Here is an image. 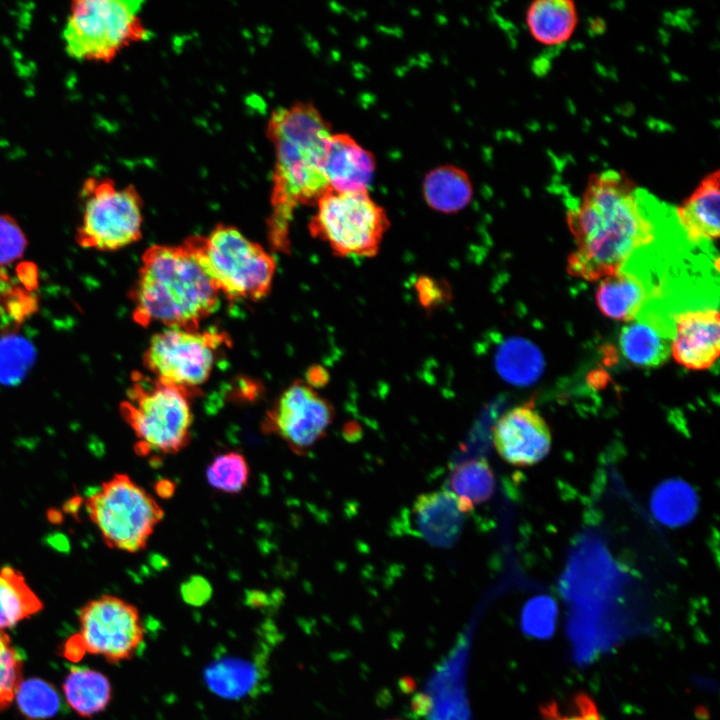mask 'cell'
Instances as JSON below:
<instances>
[{"mask_svg":"<svg viewBox=\"0 0 720 720\" xmlns=\"http://www.w3.org/2000/svg\"><path fill=\"white\" fill-rule=\"evenodd\" d=\"M63 690L72 709L85 717L103 711L112 697L108 678L88 668L73 667L65 678Z\"/></svg>","mask_w":720,"mask_h":720,"instance_id":"24","label":"cell"},{"mask_svg":"<svg viewBox=\"0 0 720 720\" xmlns=\"http://www.w3.org/2000/svg\"><path fill=\"white\" fill-rule=\"evenodd\" d=\"M85 507L106 545L130 553L146 547L164 517L156 499L124 473L92 490Z\"/></svg>","mask_w":720,"mask_h":720,"instance_id":"6","label":"cell"},{"mask_svg":"<svg viewBox=\"0 0 720 720\" xmlns=\"http://www.w3.org/2000/svg\"><path fill=\"white\" fill-rule=\"evenodd\" d=\"M27 246L23 230L9 215H0V266L20 258Z\"/></svg>","mask_w":720,"mask_h":720,"instance_id":"32","label":"cell"},{"mask_svg":"<svg viewBox=\"0 0 720 720\" xmlns=\"http://www.w3.org/2000/svg\"><path fill=\"white\" fill-rule=\"evenodd\" d=\"M268 131L276 153L268 238L273 250L287 253L294 209L316 203L330 191L322 163L332 132L320 112L307 103L275 111Z\"/></svg>","mask_w":720,"mask_h":720,"instance_id":"2","label":"cell"},{"mask_svg":"<svg viewBox=\"0 0 720 720\" xmlns=\"http://www.w3.org/2000/svg\"><path fill=\"white\" fill-rule=\"evenodd\" d=\"M215 289L231 301H258L271 290L276 262L260 244L232 226H217L207 236L182 243Z\"/></svg>","mask_w":720,"mask_h":720,"instance_id":"4","label":"cell"},{"mask_svg":"<svg viewBox=\"0 0 720 720\" xmlns=\"http://www.w3.org/2000/svg\"><path fill=\"white\" fill-rule=\"evenodd\" d=\"M495 486L494 471L483 457L458 464L448 480L449 491L457 498L465 515L475 506L488 501L494 494Z\"/></svg>","mask_w":720,"mask_h":720,"instance_id":"22","label":"cell"},{"mask_svg":"<svg viewBox=\"0 0 720 720\" xmlns=\"http://www.w3.org/2000/svg\"><path fill=\"white\" fill-rule=\"evenodd\" d=\"M226 344L224 332L165 328L151 338L143 364L158 382L193 397L209 379L218 352Z\"/></svg>","mask_w":720,"mask_h":720,"instance_id":"9","label":"cell"},{"mask_svg":"<svg viewBox=\"0 0 720 720\" xmlns=\"http://www.w3.org/2000/svg\"><path fill=\"white\" fill-rule=\"evenodd\" d=\"M673 335L669 322L656 311L641 310L621 329L619 346L625 359L641 368H656L670 358Z\"/></svg>","mask_w":720,"mask_h":720,"instance_id":"17","label":"cell"},{"mask_svg":"<svg viewBox=\"0 0 720 720\" xmlns=\"http://www.w3.org/2000/svg\"><path fill=\"white\" fill-rule=\"evenodd\" d=\"M16 702L28 720H45L54 716L61 705L56 689L48 682L31 678L22 681L17 688Z\"/></svg>","mask_w":720,"mask_h":720,"instance_id":"27","label":"cell"},{"mask_svg":"<svg viewBox=\"0 0 720 720\" xmlns=\"http://www.w3.org/2000/svg\"><path fill=\"white\" fill-rule=\"evenodd\" d=\"M142 1H74L63 31L67 52L78 60L108 61L145 37L139 19Z\"/></svg>","mask_w":720,"mask_h":720,"instance_id":"8","label":"cell"},{"mask_svg":"<svg viewBox=\"0 0 720 720\" xmlns=\"http://www.w3.org/2000/svg\"><path fill=\"white\" fill-rule=\"evenodd\" d=\"M129 295L133 320L140 326L159 323L186 330H198L216 311L220 296L183 244L146 249Z\"/></svg>","mask_w":720,"mask_h":720,"instance_id":"3","label":"cell"},{"mask_svg":"<svg viewBox=\"0 0 720 720\" xmlns=\"http://www.w3.org/2000/svg\"><path fill=\"white\" fill-rule=\"evenodd\" d=\"M532 38L544 46H559L571 39L578 25V11L571 0H536L526 10Z\"/></svg>","mask_w":720,"mask_h":720,"instance_id":"20","label":"cell"},{"mask_svg":"<svg viewBox=\"0 0 720 720\" xmlns=\"http://www.w3.org/2000/svg\"><path fill=\"white\" fill-rule=\"evenodd\" d=\"M421 303L425 307H433L442 303L447 298V293L442 284L430 278L423 277L416 284Z\"/></svg>","mask_w":720,"mask_h":720,"instance_id":"34","label":"cell"},{"mask_svg":"<svg viewBox=\"0 0 720 720\" xmlns=\"http://www.w3.org/2000/svg\"><path fill=\"white\" fill-rule=\"evenodd\" d=\"M249 476L250 469L246 458L236 451L216 456L206 470L209 485L229 494L242 491L248 484Z\"/></svg>","mask_w":720,"mask_h":720,"instance_id":"28","label":"cell"},{"mask_svg":"<svg viewBox=\"0 0 720 720\" xmlns=\"http://www.w3.org/2000/svg\"><path fill=\"white\" fill-rule=\"evenodd\" d=\"M650 507L660 523L677 528L687 525L695 518L699 502L695 490L687 482L669 479L655 488Z\"/></svg>","mask_w":720,"mask_h":720,"instance_id":"23","label":"cell"},{"mask_svg":"<svg viewBox=\"0 0 720 720\" xmlns=\"http://www.w3.org/2000/svg\"><path fill=\"white\" fill-rule=\"evenodd\" d=\"M720 171L706 174L692 193L673 211L686 239L693 243L716 241L720 234Z\"/></svg>","mask_w":720,"mask_h":720,"instance_id":"18","label":"cell"},{"mask_svg":"<svg viewBox=\"0 0 720 720\" xmlns=\"http://www.w3.org/2000/svg\"><path fill=\"white\" fill-rule=\"evenodd\" d=\"M666 210L624 171L591 174L566 213L575 244L567 258L568 274L594 282L618 273L656 241Z\"/></svg>","mask_w":720,"mask_h":720,"instance_id":"1","label":"cell"},{"mask_svg":"<svg viewBox=\"0 0 720 720\" xmlns=\"http://www.w3.org/2000/svg\"><path fill=\"white\" fill-rule=\"evenodd\" d=\"M39 597L23 574L6 565L0 569V629L10 628L42 609Z\"/></svg>","mask_w":720,"mask_h":720,"instance_id":"25","label":"cell"},{"mask_svg":"<svg viewBox=\"0 0 720 720\" xmlns=\"http://www.w3.org/2000/svg\"><path fill=\"white\" fill-rule=\"evenodd\" d=\"M491 434L498 455L517 467L541 462L552 446L551 430L530 401L504 412L492 426Z\"/></svg>","mask_w":720,"mask_h":720,"instance_id":"13","label":"cell"},{"mask_svg":"<svg viewBox=\"0 0 720 720\" xmlns=\"http://www.w3.org/2000/svg\"><path fill=\"white\" fill-rule=\"evenodd\" d=\"M425 202L434 210L454 213L465 208L473 196L469 175L461 168L446 164L430 170L423 181Z\"/></svg>","mask_w":720,"mask_h":720,"instance_id":"21","label":"cell"},{"mask_svg":"<svg viewBox=\"0 0 720 720\" xmlns=\"http://www.w3.org/2000/svg\"><path fill=\"white\" fill-rule=\"evenodd\" d=\"M79 622V633L65 646L71 660L90 653L115 664L132 658L144 640L137 607L113 595L89 601L79 612Z\"/></svg>","mask_w":720,"mask_h":720,"instance_id":"11","label":"cell"},{"mask_svg":"<svg viewBox=\"0 0 720 720\" xmlns=\"http://www.w3.org/2000/svg\"><path fill=\"white\" fill-rule=\"evenodd\" d=\"M375 169L374 155L352 136L346 133H331L322 163V171L330 191L368 189Z\"/></svg>","mask_w":720,"mask_h":720,"instance_id":"16","label":"cell"},{"mask_svg":"<svg viewBox=\"0 0 720 720\" xmlns=\"http://www.w3.org/2000/svg\"><path fill=\"white\" fill-rule=\"evenodd\" d=\"M76 241L82 248L115 251L138 241L142 233V201L132 186L111 179H88Z\"/></svg>","mask_w":720,"mask_h":720,"instance_id":"10","label":"cell"},{"mask_svg":"<svg viewBox=\"0 0 720 720\" xmlns=\"http://www.w3.org/2000/svg\"><path fill=\"white\" fill-rule=\"evenodd\" d=\"M211 586L202 576H192L181 587L184 600L193 605L205 603L211 595Z\"/></svg>","mask_w":720,"mask_h":720,"instance_id":"33","label":"cell"},{"mask_svg":"<svg viewBox=\"0 0 720 720\" xmlns=\"http://www.w3.org/2000/svg\"><path fill=\"white\" fill-rule=\"evenodd\" d=\"M539 713L541 720H604L594 699L584 691L574 694L565 705L546 702Z\"/></svg>","mask_w":720,"mask_h":720,"instance_id":"31","label":"cell"},{"mask_svg":"<svg viewBox=\"0 0 720 720\" xmlns=\"http://www.w3.org/2000/svg\"><path fill=\"white\" fill-rule=\"evenodd\" d=\"M155 491L161 498L171 497L175 492V484L167 479H161L155 484Z\"/></svg>","mask_w":720,"mask_h":720,"instance_id":"35","label":"cell"},{"mask_svg":"<svg viewBox=\"0 0 720 720\" xmlns=\"http://www.w3.org/2000/svg\"><path fill=\"white\" fill-rule=\"evenodd\" d=\"M335 410L312 385L296 380L266 412L261 424L265 434L283 440L297 455H305L327 433Z\"/></svg>","mask_w":720,"mask_h":720,"instance_id":"12","label":"cell"},{"mask_svg":"<svg viewBox=\"0 0 720 720\" xmlns=\"http://www.w3.org/2000/svg\"><path fill=\"white\" fill-rule=\"evenodd\" d=\"M34 351L31 344L17 335L0 339V382H19L32 364Z\"/></svg>","mask_w":720,"mask_h":720,"instance_id":"29","label":"cell"},{"mask_svg":"<svg viewBox=\"0 0 720 720\" xmlns=\"http://www.w3.org/2000/svg\"><path fill=\"white\" fill-rule=\"evenodd\" d=\"M120 414L136 436V453L176 454L191 441L190 396L139 372L132 375Z\"/></svg>","mask_w":720,"mask_h":720,"instance_id":"5","label":"cell"},{"mask_svg":"<svg viewBox=\"0 0 720 720\" xmlns=\"http://www.w3.org/2000/svg\"><path fill=\"white\" fill-rule=\"evenodd\" d=\"M670 356L687 370L712 368L720 354V316L716 307L676 313L672 320Z\"/></svg>","mask_w":720,"mask_h":720,"instance_id":"14","label":"cell"},{"mask_svg":"<svg viewBox=\"0 0 720 720\" xmlns=\"http://www.w3.org/2000/svg\"><path fill=\"white\" fill-rule=\"evenodd\" d=\"M316 205L309 231L335 255L372 257L378 253L390 223L385 209L373 200L368 189L329 191Z\"/></svg>","mask_w":720,"mask_h":720,"instance_id":"7","label":"cell"},{"mask_svg":"<svg viewBox=\"0 0 720 720\" xmlns=\"http://www.w3.org/2000/svg\"><path fill=\"white\" fill-rule=\"evenodd\" d=\"M23 660L11 643L10 637L0 629V711L10 706L22 682Z\"/></svg>","mask_w":720,"mask_h":720,"instance_id":"30","label":"cell"},{"mask_svg":"<svg viewBox=\"0 0 720 720\" xmlns=\"http://www.w3.org/2000/svg\"><path fill=\"white\" fill-rule=\"evenodd\" d=\"M647 297L644 280L625 269L601 279L595 293L596 305L606 318L626 323L639 314Z\"/></svg>","mask_w":720,"mask_h":720,"instance_id":"19","label":"cell"},{"mask_svg":"<svg viewBox=\"0 0 720 720\" xmlns=\"http://www.w3.org/2000/svg\"><path fill=\"white\" fill-rule=\"evenodd\" d=\"M0 287H1V281H0ZM0 309H1V290H0Z\"/></svg>","mask_w":720,"mask_h":720,"instance_id":"36","label":"cell"},{"mask_svg":"<svg viewBox=\"0 0 720 720\" xmlns=\"http://www.w3.org/2000/svg\"><path fill=\"white\" fill-rule=\"evenodd\" d=\"M497 360L503 377L514 384L533 383L543 370L540 351L524 339H511L503 345Z\"/></svg>","mask_w":720,"mask_h":720,"instance_id":"26","label":"cell"},{"mask_svg":"<svg viewBox=\"0 0 720 720\" xmlns=\"http://www.w3.org/2000/svg\"><path fill=\"white\" fill-rule=\"evenodd\" d=\"M465 514L448 490L419 495L409 512L413 534L432 546L449 548L461 535Z\"/></svg>","mask_w":720,"mask_h":720,"instance_id":"15","label":"cell"}]
</instances>
